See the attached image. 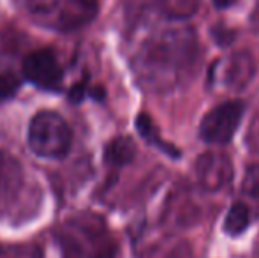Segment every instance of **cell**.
<instances>
[{
  "label": "cell",
  "instance_id": "cell-1",
  "mask_svg": "<svg viewBox=\"0 0 259 258\" xmlns=\"http://www.w3.org/2000/svg\"><path fill=\"white\" fill-rule=\"evenodd\" d=\"M199 62L194 28H160L141 43L133 59L140 85L152 92H171L191 82Z\"/></svg>",
  "mask_w": 259,
  "mask_h": 258
},
{
  "label": "cell",
  "instance_id": "cell-19",
  "mask_svg": "<svg viewBox=\"0 0 259 258\" xmlns=\"http://www.w3.org/2000/svg\"><path fill=\"white\" fill-rule=\"evenodd\" d=\"M85 92H87V82H79V83H76V85L71 89V92H69V97H71L72 103H79V101L85 97Z\"/></svg>",
  "mask_w": 259,
  "mask_h": 258
},
{
  "label": "cell",
  "instance_id": "cell-9",
  "mask_svg": "<svg viewBox=\"0 0 259 258\" xmlns=\"http://www.w3.org/2000/svg\"><path fill=\"white\" fill-rule=\"evenodd\" d=\"M256 75V62L249 52H238L224 64L221 83L228 89L243 90Z\"/></svg>",
  "mask_w": 259,
  "mask_h": 258
},
{
  "label": "cell",
  "instance_id": "cell-12",
  "mask_svg": "<svg viewBox=\"0 0 259 258\" xmlns=\"http://www.w3.org/2000/svg\"><path fill=\"white\" fill-rule=\"evenodd\" d=\"M136 129H138V133L141 134V138H143L145 141H148L150 145L157 147L160 152H166V154L171 156L173 159H178L182 156V152L178 151L175 145H171L169 141H166V140H162V138H160L159 129H157V126L154 124V121L150 119V115H147V114H140V115H138Z\"/></svg>",
  "mask_w": 259,
  "mask_h": 258
},
{
  "label": "cell",
  "instance_id": "cell-6",
  "mask_svg": "<svg viewBox=\"0 0 259 258\" xmlns=\"http://www.w3.org/2000/svg\"><path fill=\"white\" fill-rule=\"evenodd\" d=\"M23 75L39 89H55L62 82V67L57 55L48 48L35 50L25 57Z\"/></svg>",
  "mask_w": 259,
  "mask_h": 258
},
{
  "label": "cell",
  "instance_id": "cell-4",
  "mask_svg": "<svg viewBox=\"0 0 259 258\" xmlns=\"http://www.w3.org/2000/svg\"><path fill=\"white\" fill-rule=\"evenodd\" d=\"M243 114H245L243 101L231 99L219 104L203 117L199 124V138L205 143L211 145L229 143L242 124Z\"/></svg>",
  "mask_w": 259,
  "mask_h": 258
},
{
  "label": "cell",
  "instance_id": "cell-18",
  "mask_svg": "<svg viewBox=\"0 0 259 258\" xmlns=\"http://www.w3.org/2000/svg\"><path fill=\"white\" fill-rule=\"evenodd\" d=\"M211 35H213V39L217 41L219 46H228L229 43L235 39V32H233V28H226V27H213L211 28Z\"/></svg>",
  "mask_w": 259,
  "mask_h": 258
},
{
  "label": "cell",
  "instance_id": "cell-21",
  "mask_svg": "<svg viewBox=\"0 0 259 258\" xmlns=\"http://www.w3.org/2000/svg\"><path fill=\"white\" fill-rule=\"evenodd\" d=\"M254 23L259 27V4H257V7H256V13H254Z\"/></svg>",
  "mask_w": 259,
  "mask_h": 258
},
{
  "label": "cell",
  "instance_id": "cell-20",
  "mask_svg": "<svg viewBox=\"0 0 259 258\" xmlns=\"http://www.w3.org/2000/svg\"><path fill=\"white\" fill-rule=\"evenodd\" d=\"M213 2V6L217 7V9H228V7L235 6L238 0H211Z\"/></svg>",
  "mask_w": 259,
  "mask_h": 258
},
{
  "label": "cell",
  "instance_id": "cell-10",
  "mask_svg": "<svg viewBox=\"0 0 259 258\" xmlns=\"http://www.w3.org/2000/svg\"><path fill=\"white\" fill-rule=\"evenodd\" d=\"M148 9L169 20H187L199 9V0H141Z\"/></svg>",
  "mask_w": 259,
  "mask_h": 258
},
{
  "label": "cell",
  "instance_id": "cell-7",
  "mask_svg": "<svg viewBox=\"0 0 259 258\" xmlns=\"http://www.w3.org/2000/svg\"><path fill=\"white\" fill-rule=\"evenodd\" d=\"M196 177L206 191H221L233 179L231 159L221 152H205L196 161Z\"/></svg>",
  "mask_w": 259,
  "mask_h": 258
},
{
  "label": "cell",
  "instance_id": "cell-15",
  "mask_svg": "<svg viewBox=\"0 0 259 258\" xmlns=\"http://www.w3.org/2000/svg\"><path fill=\"white\" fill-rule=\"evenodd\" d=\"M32 14L37 16H46V14L57 13L58 7L62 6L64 0H20Z\"/></svg>",
  "mask_w": 259,
  "mask_h": 258
},
{
  "label": "cell",
  "instance_id": "cell-13",
  "mask_svg": "<svg viewBox=\"0 0 259 258\" xmlns=\"http://www.w3.org/2000/svg\"><path fill=\"white\" fill-rule=\"evenodd\" d=\"M249 223H250L249 207L242 202L233 203L224 217V232L228 235H231V237H236V235H242L249 228Z\"/></svg>",
  "mask_w": 259,
  "mask_h": 258
},
{
  "label": "cell",
  "instance_id": "cell-2",
  "mask_svg": "<svg viewBox=\"0 0 259 258\" xmlns=\"http://www.w3.org/2000/svg\"><path fill=\"white\" fill-rule=\"evenodd\" d=\"M27 141L34 154L46 159H62L71 151L72 133L60 114L42 110L28 124Z\"/></svg>",
  "mask_w": 259,
  "mask_h": 258
},
{
  "label": "cell",
  "instance_id": "cell-14",
  "mask_svg": "<svg viewBox=\"0 0 259 258\" xmlns=\"http://www.w3.org/2000/svg\"><path fill=\"white\" fill-rule=\"evenodd\" d=\"M145 258H194V251L187 241H171L148 249Z\"/></svg>",
  "mask_w": 259,
  "mask_h": 258
},
{
  "label": "cell",
  "instance_id": "cell-8",
  "mask_svg": "<svg viewBox=\"0 0 259 258\" xmlns=\"http://www.w3.org/2000/svg\"><path fill=\"white\" fill-rule=\"evenodd\" d=\"M101 0H64L57 11V27L64 32L78 30L99 13Z\"/></svg>",
  "mask_w": 259,
  "mask_h": 258
},
{
  "label": "cell",
  "instance_id": "cell-3",
  "mask_svg": "<svg viewBox=\"0 0 259 258\" xmlns=\"http://www.w3.org/2000/svg\"><path fill=\"white\" fill-rule=\"evenodd\" d=\"M109 241H113V237L106 230L103 219L83 216L62 234L64 258H96Z\"/></svg>",
  "mask_w": 259,
  "mask_h": 258
},
{
  "label": "cell",
  "instance_id": "cell-16",
  "mask_svg": "<svg viewBox=\"0 0 259 258\" xmlns=\"http://www.w3.org/2000/svg\"><path fill=\"white\" fill-rule=\"evenodd\" d=\"M243 193L259 200V163L250 165L243 177Z\"/></svg>",
  "mask_w": 259,
  "mask_h": 258
},
{
  "label": "cell",
  "instance_id": "cell-17",
  "mask_svg": "<svg viewBox=\"0 0 259 258\" xmlns=\"http://www.w3.org/2000/svg\"><path fill=\"white\" fill-rule=\"evenodd\" d=\"M20 89V80L13 71L0 72V99H9Z\"/></svg>",
  "mask_w": 259,
  "mask_h": 258
},
{
  "label": "cell",
  "instance_id": "cell-11",
  "mask_svg": "<svg viewBox=\"0 0 259 258\" xmlns=\"http://www.w3.org/2000/svg\"><path fill=\"white\" fill-rule=\"evenodd\" d=\"M136 158V143L129 136H116L106 145L104 159L108 165L120 168L134 161Z\"/></svg>",
  "mask_w": 259,
  "mask_h": 258
},
{
  "label": "cell",
  "instance_id": "cell-5",
  "mask_svg": "<svg viewBox=\"0 0 259 258\" xmlns=\"http://www.w3.org/2000/svg\"><path fill=\"white\" fill-rule=\"evenodd\" d=\"M27 191V175L18 158L0 149V212L16 209Z\"/></svg>",
  "mask_w": 259,
  "mask_h": 258
}]
</instances>
